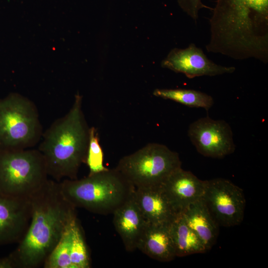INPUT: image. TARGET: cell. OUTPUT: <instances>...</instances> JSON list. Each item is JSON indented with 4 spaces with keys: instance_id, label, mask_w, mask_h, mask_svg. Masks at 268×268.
Segmentation results:
<instances>
[{
    "instance_id": "cell-1",
    "label": "cell",
    "mask_w": 268,
    "mask_h": 268,
    "mask_svg": "<svg viewBox=\"0 0 268 268\" xmlns=\"http://www.w3.org/2000/svg\"><path fill=\"white\" fill-rule=\"evenodd\" d=\"M30 201L28 228L9 255L20 268L43 266L67 228L77 217L76 208L64 196L60 182L48 179Z\"/></svg>"
},
{
    "instance_id": "cell-2",
    "label": "cell",
    "mask_w": 268,
    "mask_h": 268,
    "mask_svg": "<svg viewBox=\"0 0 268 268\" xmlns=\"http://www.w3.org/2000/svg\"><path fill=\"white\" fill-rule=\"evenodd\" d=\"M89 132L82 110V97L77 94L69 112L43 134L39 150L48 175L58 182L63 178L77 179L79 167L86 163Z\"/></svg>"
},
{
    "instance_id": "cell-3",
    "label": "cell",
    "mask_w": 268,
    "mask_h": 268,
    "mask_svg": "<svg viewBox=\"0 0 268 268\" xmlns=\"http://www.w3.org/2000/svg\"><path fill=\"white\" fill-rule=\"evenodd\" d=\"M60 185L64 196L75 208L101 215L113 214L135 189L116 168L80 179H65Z\"/></svg>"
},
{
    "instance_id": "cell-4",
    "label": "cell",
    "mask_w": 268,
    "mask_h": 268,
    "mask_svg": "<svg viewBox=\"0 0 268 268\" xmlns=\"http://www.w3.org/2000/svg\"><path fill=\"white\" fill-rule=\"evenodd\" d=\"M48 175L39 150L0 149V193L30 199L46 183Z\"/></svg>"
},
{
    "instance_id": "cell-5",
    "label": "cell",
    "mask_w": 268,
    "mask_h": 268,
    "mask_svg": "<svg viewBox=\"0 0 268 268\" xmlns=\"http://www.w3.org/2000/svg\"><path fill=\"white\" fill-rule=\"evenodd\" d=\"M181 167L178 153L158 143H149L122 158L116 168L135 187L160 185Z\"/></svg>"
},
{
    "instance_id": "cell-6",
    "label": "cell",
    "mask_w": 268,
    "mask_h": 268,
    "mask_svg": "<svg viewBox=\"0 0 268 268\" xmlns=\"http://www.w3.org/2000/svg\"><path fill=\"white\" fill-rule=\"evenodd\" d=\"M37 110L28 99L12 94L0 101V149H24L41 133Z\"/></svg>"
},
{
    "instance_id": "cell-7",
    "label": "cell",
    "mask_w": 268,
    "mask_h": 268,
    "mask_svg": "<svg viewBox=\"0 0 268 268\" xmlns=\"http://www.w3.org/2000/svg\"><path fill=\"white\" fill-rule=\"evenodd\" d=\"M205 181L202 199L219 226L232 227L240 224L244 218L246 205L243 190L223 178Z\"/></svg>"
},
{
    "instance_id": "cell-8",
    "label": "cell",
    "mask_w": 268,
    "mask_h": 268,
    "mask_svg": "<svg viewBox=\"0 0 268 268\" xmlns=\"http://www.w3.org/2000/svg\"><path fill=\"white\" fill-rule=\"evenodd\" d=\"M188 134L198 152L205 157L222 158L235 150L231 127L223 120L200 118L191 124Z\"/></svg>"
},
{
    "instance_id": "cell-9",
    "label": "cell",
    "mask_w": 268,
    "mask_h": 268,
    "mask_svg": "<svg viewBox=\"0 0 268 268\" xmlns=\"http://www.w3.org/2000/svg\"><path fill=\"white\" fill-rule=\"evenodd\" d=\"M161 66L174 72L183 73L189 78L231 73L235 70V67L214 63L194 43L185 49H172L162 61Z\"/></svg>"
},
{
    "instance_id": "cell-10",
    "label": "cell",
    "mask_w": 268,
    "mask_h": 268,
    "mask_svg": "<svg viewBox=\"0 0 268 268\" xmlns=\"http://www.w3.org/2000/svg\"><path fill=\"white\" fill-rule=\"evenodd\" d=\"M31 219L30 199L0 193V245L18 243Z\"/></svg>"
},
{
    "instance_id": "cell-11",
    "label": "cell",
    "mask_w": 268,
    "mask_h": 268,
    "mask_svg": "<svg viewBox=\"0 0 268 268\" xmlns=\"http://www.w3.org/2000/svg\"><path fill=\"white\" fill-rule=\"evenodd\" d=\"M205 181L181 167L172 172L161 184L170 201L179 213L202 198Z\"/></svg>"
},
{
    "instance_id": "cell-12",
    "label": "cell",
    "mask_w": 268,
    "mask_h": 268,
    "mask_svg": "<svg viewBox=\"0 0 268 268\" xmlns=\"http://www.w3.org/2000/svg\"><path fill=\"white\" fill-rule=\"evenodd\" d=\"M133 196L149 224L169 226L180 214L170 201L161 185L135 188Z\"/></svg>"
},
{
    "instance_id": "cell-13",
    "label": "cell",
    "mask_w": 268,
    "mask_h": 268,
    "mask_svg": "<svg viewBox=\"0 0 268 268\" xmlns=\"http://www.w3.org/2000/svg\"><path fill=\"white\" fill-rule=\"evenodd\" d=\"M113 214L115 228L123 241L125 249L128 252L135 251L148 223L133 195L116 209Z\"/></svg>"
},
{
    "instance_id": "cell-14",
    "label": "cell",
    "mask_w": 268,
    "mask_h": 268,
    "mask_svg": "<svg viewBox=\"0 0 268 268\" xmlns=\"http://www.w3.org/2000/svg\"><path fill=\"white\" fill-rule=\"evenodd\" d=\"M136 249L161 262H169L176 257L167 225L148 223L138 241Z\"/></svg>"
},
{
    "instance_id": "cell-15",
    "label": "cell",
    "mask_w": 268,
    "mask_h": 268,
    "mask_svg": "<svg viewBox=\"0 0 268 268\" xmlns=\"http://www.w3.org/2000/svg\"><path fill=\"white\" fill-rule=\"evenodd\" d=\"M187 224L198 235L207 251L215 244L219 225L202 198L188 206L181 213Z\"/></svg>"
},
{
    "instance_id": "cell-16",
    "label": "cell",
    "mask_w": 268,
    "mask_h": 268,
    "mask_svg": "<svg viewBox=\"0 0 268 268\" xmlns=\"http://www.w3.org/2000/svg\"><path fill=\"white\" fill-rule=\"evenodd\" d=\"M169 230L176 257L207 252L202 241L187 224L181 213L169 225Z\"/></svg>"
},
{
    "instance_id": "cell-17",
    "label": "cell",
    "mask_w": 268,
    "mask_h": 268,
    "mask_svg": "<svg viewBox=\"0 0 268 268\" xmlns=\"http://www.w3.org/2000/svg\"><path fill=\"white\" fill-rule=\"evenodd\" d=\"M153 94L190 107L202 108L208 111L213 105V98L200 91L187 89H156Z\"/></svg>"
},
{
    "instance_id": "cell-18",
    "label": "cell",
    "mask_w": 268,
    "mask_h": 268,
    "mask_svg": "<svg viewBox=\"0 0 268 268\" xmlns=\"http://www.w3.org/2000/svg\"><path fill=\"white\" fill-rule=\"evenodd\" d=\"M70 259L73 268H90L89 252L77 217L70 227Z\"/></svg>"
},
{
    "instance_id": "cell-19",
    "label": "cell",
    "mask_w": 268,
    "mask_h": 268,
    "mask_svg": "<svg viewBox=\"0 0 268 268\" xmlns=\"http://www.w3.org/2000/svg\"><path fill=\"white\" fill-rule=\"evenodd\" d=\"M72 222L45 260L44 268H73L70 259V227Z\"/></svg>"
},
{
    "instance_id": "cell-20",
    "label": "cell",
    "mask_w": 268,
    "mask_h": 268,
    "mask_svg": "<svg viewBox=\"0 0 268 268\" xmlns=\"http://www.w3.org/2000/svg\"><path fill=\"white\" fill-rule=\"evenodd\" d=\"M86 163L89 168V174L99 172L107 169L103 165V153L99 143L98 133L94 127L90 128Z\"/></svg>"
},
{
    "instance_id": "cell-21",
    "label": "cell",
    "mask_w": 268,
    "mask_h": 268,
    "mask_svg": "<svg viewBox=\"0 0 268 268\" xmlns=\"http://www.w3.org/2000/svg\"><path fill=\"white\" fill-rule=\"evenodd\" d=\"M181 8L195 21L199 18V11L202 8H211L204 4L201 0H177Z\"/></svg>"
},
{
    "instance_id": "cell-22",
    "label": "cell",
    "mask_w": 268,
    "mask_h": 268,
    "mask_svg": "<svg viewBox=\"0 0 268 268\" xmlns=\"http://www.w3.org/2000/svg\"><path fill=\"white\" fill-rule=\"evenodd\" d=\"M17 268V265L9 255L7 257L0 258V268Z\"/></svg>"
}]
</instances>
